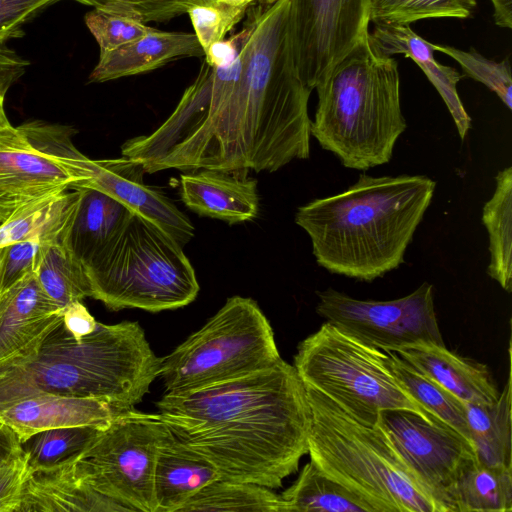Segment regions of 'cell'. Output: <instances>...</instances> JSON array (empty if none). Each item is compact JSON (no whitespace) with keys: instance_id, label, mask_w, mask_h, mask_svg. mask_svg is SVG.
<instances>
[{"instance_id":"1","label":"cell","mask_w":512,"mask_h":512,"mask_svg":"<svg viewBox=\"0 0 512 512\" xmlns=\"http://www.w3.org/2000/svg\"><path fill=\"white\" fill-rule=\"evenodd\" d=\"M239 73L214 114L150 169L275 172L310 156L308 101L289 30V0L245 17Z\"/></svg>"},{"instance_id":"2","label":"cell","mask_w":512,"mask_h":512,"mask_svg":"<svg viewBox=\"0 0 512 512\" xmlns=\"http://www.w3.org/2000/svg\"><path fill=\"white\" fill-rule=\"evenodd\" d=\"M172 434L212 463L220 479L278 489L308 453L311 408L293 365L166 392L156 402Z\"/></svg>"},{"instance_id":"3","label":"cell","mask_w":512,"mask_h":512,"mask_svg":"<svg viewBox=\"0 0 512 512\" xmlns=\"http://www.w3.org/2000/svg\"><path fill=\"white\" fill-rule=\"evenodd\" d=\"M435 189L426 175L361 173L341 193L298 207L295 223L309 236L319 266L372 282L404 263Z\"/></svg>"},{"instance_id":"4","label":"cell","mask_w":512,"mask_h":512,"mask_svg":"<svg viewBox=\"0 0 512 512\" xmlns=\"http://www.w3.org/2000/svg\"><path fill=\"white\" fill-rule=\"evenodd\" d=\"M157 357L137 322L107 325L76 338L62 319L20 355L0 362V409L50 393L96 398L132 409L159 376Z\"/></svg>"},{"instance_id":"5","label":"cell","mask_w":512,"mask_h":512,"mask_svg":"<svg viewBox=\"0 0 512 512\" xmlns=\"http://www.w3.org/2000/svg\"><path fill=\"white\" fill-rule=\"evenodd\" d=\"M368 34L316 85L310 125L322 149L359 171L387 164L407 128L397 61L375 52Z\"/></svg>"},{"instance_id":"6","label":"cell","mask_w":512,"mask_h":512,"mask_svg":"<svg viewBox=\"0 0 512 512\" xmlns=\"http://www.w3.org/2000/svg\"><path fill=\"white\" fill-rule=\"evenodd\" d=\"M305 389L312 416L308 454L324 474L374 512H441L381 427L362 425L326 395Z\"/></svg>"},{"instance_id":"7","label":"cell","mask_w":512,"mask_h":512,"mask_svg":"<svg viewBox=\"0 0 512 512\" xmlns=\"http://www.w3.org/2000/svg\"><path fill=\"white\" fill-rule=\"evenodd\" d=\"M84 270L91 297L112 311L177 309L193 302L199 292L183 247L157 224L133 212Z\"/></svg>"},{"instance_id":"8","label":"cell","mask_w":512,"mask_h":512,"mask_svg":"<svg viewBox=\"0 0 512 512\" xmlns=\"http://www.w3.org/2000/svg\"><path fill=\"white\" fill-rule=\"evenodd\" d=\"M294 368L303 383L333 400L352 419L373 427L380 411L406 409L444 423L398 383L385 351L367 346L328 322L302 340Z\"/></svg>"},{"instance_id":"9","label":"cell","mask_w":512,"mask_h":512,"mask_svg":"<svg viewBox=\"0 0 512 512\" xmlns=\"http://www.w3.org/2000/svg\"><path fill=\"white\" fill-rule=\"evenodd\" d=\"M272 327L251 298L233 296L204 326L161 358L166 392L202 388L274 366Z\"/></svg>"},{"instance_id":"10","label":"cell","mask_w":512,"mask_h":512,"mask_svg":"<svg viewBox=\"0 0 512 512\" xmlns=\"http://www.w3.org/2000/svg\"><path fill=\"white\" fill-rule=\"evenodd\" d=\"M169 433L159 414L126 410L74 460L79 476L128 511L155 512L154 468Z\"/></svg>"},{"instance_id":"11","label":"cell","mask_w":512,"mask_h":512,"mask_svg":"<svg viewBox=\"0 0 512 512\" xmlns=\"http://www.w3.org/2000/svg\"><path fill=\"white\" fill-rule=\"evenodd\" d=\"M317 313L344 334L382 350L435 344L445 346L434 307V287L387 301L360 300L333 288L317 292Z\"/></svg>"},{"instance_id":"12","label":"cell","mask_w":512,"mask_h":512,"mask_svg":"<svg viewBox=\"0 0 512 512\" xmlns=\"http://www.w3.org/2000/svg\"><path fill=\"white\" fill-rule=\"evenodd\" d=\"M376 424L441 512H456L457 482L478 461L472 443L445 423L406 409L380 411Z\"/></svg>"},{"instance_id":"13","label":"cell","mask_w":512,"mask_h":512,"mask_svg":"<svg viewBox=\"0 0 512 512\" xmlns=\"http://www.w3.org/2000/svg\"><path fill=\"white\" fill-rule=\"evenodd\" d=\"M71 135L66 126L56 129L49 136L48 149L73 178L72 190L87 187L104 192L157 224L182 247L191 240L193 224L162 192L144 183L141 163L126 156L92 160L74 146Z\"/></svg>"},{"instance_id":"14","label":"cell","mask_w":512,"mask_h":512,"mask_svg":"<svg viewBox=\"0 0 512 512\" xmlns=\"http://www.w3.org/2000/svg\"><path fill=\"white\" fill-rule=\"evenodd\" d=\"M370 0H289L299 76L311 90L369 32Z\"/></svg>"},{"instance_id":"15","label":"cell","mask_w":512,"mask_h":512,"mask_svg":"<svg viewBox=\"0 0 512 512\" xmlns=\"http://www.w3.org/2000/svg\"><path fill=\"white\" fill-rule=\"evenodd\" d=\"M73 182L62 164L21 126L0 128V222L67 192Z\"/></svg>"},{"instance_id":"16","label":"cell","mask_w":512,"mask_h":512,"mask_svg":"<svg viewBox=\"0 0 512 512\" xmlns=\"http://www.w3.org/2000/svg\"><path fill=\"white\" fill-rule=\"evenodd\" d=\"M126 410L129 409L102 399L42 393L0 409V420L21 442L36 432L52 428L93 426L105 429Z\"/></svg>"},{"instance_id":"17","label":"cell","mask_w":512,"mask_h":512,"mask_svg":"<svg viewBox=\"0 0 512 512\" xmlns=\"http://www.w3.org/2000/svg\"><path fill=\"white\" fill-rule=\"evenodd\" d=\"M242 170H190L180 175L183 203L200 216L229 224L253 220L259 211L257 182Z\"/></svg>"},{"instance_id":"18","label":"cell","mask_w":512,"mask_h":512,"mask_svg":"<svg viewBox=\"0 0 512 512\" xmlns=\"http://www.w3.org/2000/svg\"><path fill=\"white\" fill-rule=\"evenodd\" d=\"M63 317L34 271L0 293V362L23 353Z\"/></svg>"},{"instance_id":"19","label":"cell","mask_w":512,"mask_h":512,"mask_svg":"<svg viewBox=\"0 0 512 512\" xmlns=\"http://www.w3.org/2000/svg\"><path fill=\"white\" fill-rule=\"evenodd\" d=\"M35 511L113 512L128 509L88 485L79 476L72 460L27 470L18 512Z\"/></svg>"},{"instance_id":"20","label":"cell","mask_w":512,"mask_h":512,"mask_svg":"<svg viewBox=\"0 0 512 512\" xmlns=\"http://www.w3.org/2000/svg\"><path fill=\"white\" fill-rule=\"evenodd\" d=\"M73 190L77 196L63 225L60 242L84 268L118 233L132 211L99 190Z\"/></svg>"},{"instance_id":"21","label":"cell","mask_w":512,"mask_h":512,"mask_svg":"<svg viewBox=\"0 0 512 512\" xmlns=\"http://www.w3.org/2000/svg\"><path fill=\"white\" fill-rule=\"evenodd\" d=\"M368 39L379 55L392 57L403 54L422 69L445 102L459 137L464 140L471 128V118L457 91V84L463 75L450 66L438 63L434 58L432 43L416 34L410 25H375L369 31Z\"/></svg>"},{"instance_id":"22","label":"cell","mask_w":512,"mask_h":512,"mask_svg":"<svg viewBox=\"0 0 512 512\" xmlns=\"http://www.w3.org/2000/svg\"><path fill=\"white\" fill-rule=\"evenodd\" d=\"M393 352L465 403L491 405L499 397L487 366L451 352L446 346L420 344Z\"/></svg>"},{"instance_id":"23","label":"cell","mask_w":512,"mask_h":512,"mask_svg":"<svg viewBox=\"0 0 512 512\" xmlns=\"http://www.w3.org/2000/svg\"><path fill=\"white\" fill-rule=\"evenodd\" d=\"M195 33L164 32L154 29L115 50L100 53L90 82H105L159 68L181 57H204Z\"/></svg>"},{"instance_id":"24","label":"cell","mask_w":512,"mask_h":512,"mask_svg":"<svg viewBox=\"0 0 512 512\" xmlns=\"http://www.w3.org/2000/svg\"><path fill=\"white\" fill-rule=\"evenodd\" d=\"M217 479L220 475L216 467L169 430L158 449L154 468L155 512H179L190 498Z\"/></svg>"},{"instance_id":"25","label":"cell","mask_w":512,"mask_h":512,"mask_svg":"<svg viewBox=\"0 0 512 512\" xmlns=\"http://www.w3.org/2000/svg\"><path fill=\"white\" fill-rule=\"evenodd\" d=\"M511 373L491 405L465 403L471 442L479 463L512 467Z\"/></svg>"},{"instance_id":"26","label":"cell","mask_w":512,"mask_h":512,"mask_svg":"<svg viewBox=\"0 0 512 512\" xmlns=\"http://www.w3.org/2000/svg\"><path fill=\"white\" fill-rule=\"evenodd\" d=\"M496 187L485 203L482 221L488 232L487 274L508 293L512 291V167L500 170Z\"/></svg>"},{"instance_id":"27","label":"cell","mask_w":512,"mask_h":512,"mask_svg":"<svg viewBox=\"0 0 512 512\" xmlns=\"http://www.w3.org/2000/svg\"><path fill=\"white\" fill-rule=\"evenodd\" d=\"M280 496L287 512H374L364 499L324 474L312 461Z\"/></svg>"},{"instance_id":"28","label":"cell","mask_w":512,"mask_h":512,"mask_svg":"<svg viewBox=\"0 0 512 512\" xmlns=\"http://www.w3.org/2000/svg\"><path fill=\"white\" fill-rule=\"evenodd\" d=\"M386 353L389 369L400 386L429 413L471 442L465 402L418 372L395 352Z\"/></svg>"},{"instance_id":"29","label":"cell","mask_w":512,"mask_h":512,"mask_svg":"<svg viewBox=\"0 0 512 512\" xmlns=\"http://www.w3.org/2000/svg\"><path fill=\"white\" fill-rule=\"evenodd\" d=\"M228 512H287L280 495L249 482L217 479L197 492L179 510Z\"/></svg>"},{"instance_id":"30","label":"cell","mask_w":512,"mask_h":512,"mask_svg":"<svg viewBox=\"0 0 512 512\" xmlns=\"http://www.w3.org/2000/svg\"><path fill=\"white\" fill-rule=\"evenodd\" d=\"M33 271L46 294L62 309L91 297L84 268L65 249L60 239L42 244Z\"/></svg>"},{"instance_id":"31","label":"cell","mask_w":512,"mask_h":512,"mask_svg":"<svg viewBox=\"0 0 512 512\" xmlns=\"http://www.w3.org/2000/svg\"><path fill=\"white\" fill-rule=\"evenodd\" d=\"M454 502L456 512L512 511V467L477 461L457 482Z\"/></svg>"},{"instance_id":"32","label":"cell","mask_w":512,"mask_h":512,"mask_svg":"<svg viewBox=\"0 0 512 512\" xmlns=\"http://www.w3.org/2000/svg\"><path fill=\"white\" fill-rule=\"evenodd\" d=\"M76 196L75 190L67 191L24 207L0 222V249L35 237L60 239Z\"/></svg>"},{"instance_id":"33","label":"cell","mask_w":512,"mask_h":512,"mask_svg":"<svg viewBox=\"0 0 512 512\" xmlns=\"http://www.w3.org/2000/svg\"><path fill=\"white\" fill-rule=\"evenodd\" d=\"M103 429L71 426L36 432L20 442L27 470L52 467L75 460Z\"/></svg>"},{"instance_id":"34","label":"cell","mask_w":512,"mask_h":512,"mask_svg":"<svg viewBox=\"0 0 512 512\" xmlns=\"http://www.w3.org/2000/svg\"><path fill=\"white\" fill-rule=\"evenodd\" d=\"M476 0H370L369 18L375 25H410L428 18H468Z\"/></svg>"},{"instance_id":"35","label":"cell","mask_w":512,"mask_h":512,"mask_svg":"<svg viewBox=\"0 0 512 512\" xmlns=\"http://www.w3.org/2000/svg\"><path fill=\"white\" fill-rule=\"evenodd\" d=\"M277 0H215L188 10L194 33L204 52L215 42L225 38L256 6L273 4Z\"/></svg>"},{"instance_id":"36","label":"cell","mask_w":512,"mask_h":512,"mask_svg":"<svg viewBox=\"0 0 512 512\" xmlns=\"http://www.w3.org/2000/svg\"><path fill=\"white\" fill-rule=\"evenodd\" d=\"M435 51L447 54L456 60L462 70L463 76L481 82L497 94L503 104L512 109V75L509 59L496 62L485 58L474 48L463 51L447 45L432 44Z\"/></svg>"},{"instance_id":"37","label":"cell","mask_w":512,"mask_h":512,"mask_svg":"<svg viewBox=\"0 0 512 512\" xmlns=\"http://www.w3.org/2000/svg\"><path fill=\"white\" fill-rule=\"evenodd\" d=\"M85 23L97 41L100 53L115 50L154 30L134 18L95 8L86 14Z\"/></svg>"},{"instance_id":"38","label":"cell","mask_w":512,"mask_h":512,"mask_svg":"<svg viewBox=\"0 0 512 512\" xmlns=\"http://www.w3.org/2000/svg\"><path fill=\"white\" fill-rule=\"evenodd\" d=\"M108 13L143 23L165 22L188 12L189 0H75Z\"/></svg>"},{"instance_id":"39","label":"cell","mask_w":512,"mask_h":512,"mask_svg":"<svg viewBox=\"0 0 512 512\" xmlns=\"http://www.w3.org/2000/svg\"><path fill=\"white\" fill-rule=\"evenodd\" d=\"M49 241L54 240L35 237L13 243L1 249V292L34 270L36 258L42 244Z\"/></svg>"},{"instance_id":"40","label":"cell","mask_w":512,"mask_h":512,"mask_svg":"<svg viewBox=\"0 0 512 512\" xmlns=\"http://www.w3.org/2000/svg\"><path fill=\"white\" fill-rule=\"evenodd\" d=\"M59 0H0V46L23 35V26L47 6Z\"/></svg>"},{"instance_id":"41","label":"cell","mask_w":512,"mask_h":512,"mask_svg":"<svg viewBox=\"0 0 512 512\" xmlns=\"http://www.w3.org/2000/svg\"><path fill=\"white\" fill-rule=\"evenodd\" d=\"M26 474L24 454L0 466V512H18Z\"/></svg>"},{"instance_id":"42","label":"cell","mask_w":512,"mask_h":512,"mask_svg":"<svg viewBox=\"0 0 512 512\" xmlns=\"http://www.w3.org/2000/svg\"><path fill=\"white\" fill-rule=\"evenodd\" d=\"M63 322L76 338L92 333L97 325L82 301L73 302L63 309Z\"/></svg>"},{"instance_id":"43","label":"cell","mask_w":512,"mask_h":512,"mask_svg":"<svg viewBox=\"0 0 512 512\" xmlns=\"http://www.w3.org/2000/svg\"><path fill=\"white\" fill-rule=\"evenodd\" d=\"M30 62L15 51L0 46V82L9 88L25 73Z\"/></svg>"},{"instance_id":"44","label":"cell","mask_w":512,"mask_h":512,"mask_svg":"<svg viewBox=\"0 0 512 512\" xmlns=\"http://www.w3.org/2000/svg\"><path fill=\"white\" fill-rule=\"evenodd\" d=\"M23 455L16 433L0 420V466Z\"/></svg>"},{"instance_id":"45","label":"cell","mask_w":512,"mask_h":512,"mask_svg":"<svg viewBox=\"0 0 512 512\" xmlns=\"http://www.w3.org/2000/svg\"><path fill=\"white\" fill-rule=\"evenodd\" d=\"M496 25L502 28L512 27V0H491Z\"/></svg>"},{"instance_id":"46","label":"cell","mask_w":512,"mask_h":512,"mask_svg":"<svg viewBox=\"0 0 512 512\" xmlns=\"http://www.w3.org/2000/svg\"><path fill=\"white\" fill-rule=\"evenodd\" d=\"M8 90L9 87L0 82V128L11 125L4 109V99Z\"/></svg>"},{"instance_id":"47","label":"cell","mask_w":512,"mask_h":512,"mask_svg":"<svg viewBox=\"0 0 512 512\" xmlns=\"http://www.w3.org/2000/svg\"><path fill=\"white\" fill-rule=\"evenodd\" d=\"M215 0H189L192 6H203L212 3Z\"/></svg>"},{"instance_id":"48","label":"cell","mask_w":512,"mask_h":512,"mask_svg":"<svg viewBox=\"0 0 512 512\" xmlns=\"http://www.w3.org/2000/svg\"><path fill=\"white\" fill-rule=\"evenodd\" d=\"M1 249H0V293H1V275H2V250Z\"/></svg>"}]
</instances>
